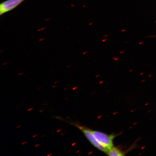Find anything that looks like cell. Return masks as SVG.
<instances>
[{"instance_id": "1", "label": "cell", "mask_w": 156, "mask_h": 156, "mask_svg": "<svg viewBox=\"0 0 156 156\" xmlns=\"http://www.w3.org/2000/svg\"><path fill=\"white\" fill-rule=\"evenodd\" d=\"M72 124L76 127L83 132L84 135L85 136L87 139L89 140V141L93 146H94L95 147H96L99 151L107 154L108 149L99 143L94 136L93 135L92 132H91V130L85 127V126L80 125L78 124L72 123Z\"/></svg>"}, {"instance_id": "2", "label": "cell", "mask_w": 156, "mask_h": 156, "mask_svg": "<svg viewBox=\"0 0 156 156\" xmlns=\"http://www.w3.org/2000/svg\"><path fill=\"white\" fill-rule=\"evenodd\" d=\"M91 131L99 143L108 150L114 146L113 140L115 137V135L114 134L109 135L96 130H91Z\"/></svg>"}, {"instance_id": "3", "label": "cell", "mask_w": 156, "mask_h": 156, "mask_svg": "<svg viewBox=\"0 0 156 156\" xmlns=\"http://www.w3.org/2000/svg\"><path fill=\"white\" fill-rule=\"evenodd\" d=\"M25 0H7L0 5V15H2L12 10Z\"/></svg>"}, {"instance_id": "4", "label": "cell", "mask_w": 156, "mask_h": 156, "mask_svg": "<svg viewBox=\"0 0 156 156\" xmlns=\"http://www.w3.org/2000/svg\"><path fill=\"white\" fill-rule=\"evenodd\" d=\"M107 154L108 156H122L125 155L123 152L119 149L118 148L113 146L108 150Z\"/></svg>"}, {"instance_id": "5", "label": "cell", "mask_w": 156, "mask_h": 156, "mask_svg": "<svg viewBox=\"0 0 156 156\" xmlns=\"http://www.w3.org/2000/svg\"><path fill=\"white\" fill-rule=\"evenodd\" d=\"M107 41L106 39H103V40H102V41L103 42H106Z\"/></svg>"}]
</instances>
